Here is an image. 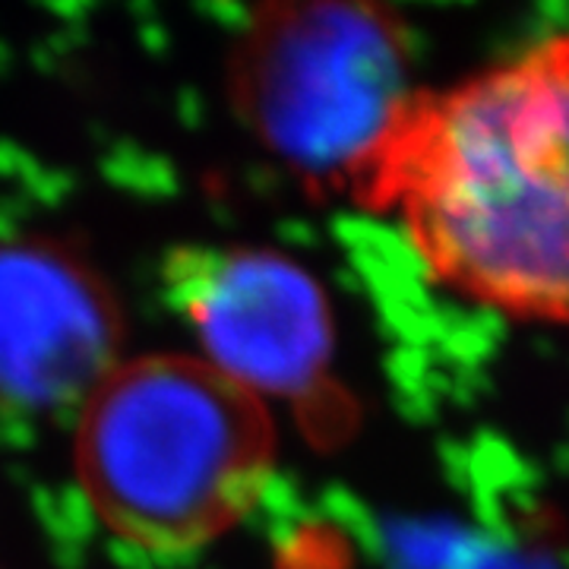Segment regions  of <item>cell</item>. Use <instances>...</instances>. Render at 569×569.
<instances>
[{
  "label": "cell",
  "instance_id": "1",
  "mask_svg": "<svg viewBox=\"0 0 569 569\" xmlns=\"http://www.w3.org/2000/svg\"><path fill=\"white\" fill-rule=\"evenodd\" d=\"M351 200L452 295L569 326V36L418 89Z\"/></svg>",
  "mask_w": 569,
  "mask_h": 569
},
{
  "label": "cell",
  "instance_id": "2",
  "mask_svg": "<svg viewBox=\"0 0 569 569\" xmlns=\"http://www.w3.org/2000/svg\"><path fill=\"white\" fill-rule=\"evenodd\" d=\"M73 462L111 538L149 557H187L257 509L276 430L266 402L193 351L142 355L86 396Z\"/></svg>",
  "mask_w": 569,
  "mask_h": 569
},
{
  "label": "cell",
  "instance_id": "3",
  "mask_svg": "<svg viewBox=\"0 0 569 569\" xmlns=\"http://www.w3.org/2000/svg\"><path fill=\"white\" fill-rule=\"evenodd\" d=\"M387 0H257L228 61L238 118L298 178L355 193L411 96Z\"/></svg>",
  "mask_w": 569,
  "mask_h": 569
},
{
  "label": "cell",
  "instance_id": "4",
  "mask_svg": "<svg viewBox=\"0 0 569 569\" xmlns=\"http://www.w3.org/2000/svg\"><path fill=\"white\" fill-rule=\"evenodd\" d=\"M164 298L193 336V355L260 402L323 387L336 329L305 266L257 247H181L164 263Z\"/></svg>",
  "mask_w": 569,
  "mask_h": 569
},
{
  "label": "cell",
  "instance_id": "5",
  "mask_svg": "<svg viewBox=\"0 0 569 569\" xmlns=\"http://www.w3.org/2000/svg\"><path fill=\"white\" fill-rule=\"evenodd\" d=\"M102 284L51 244H0V399L20 408L82 406L121 358Z\"/></svg>",
  "mask_w": 569,
  "mask_h": 569
}]
</instances>
